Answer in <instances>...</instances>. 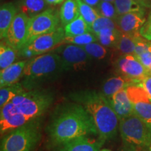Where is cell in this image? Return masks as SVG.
Instances as JSON below:
<instances>
[{"label": "cell", "instance_id": "6da1fadb", "mask_svg": "<svg viewBox=\"0 0 151 151\" xmlns=\"http://www.w3.org/2000/svg\"><path fill=\"white\" fill-rule=\"evenodd\" d=\"M47 132L51 144L58 146L81 137L98 135L92 116L76 102L63 106L55 113Z\"/></svg>", "mask_w": 151, "mask_h": 151}, {"label": "cell", "instance_id": "74e56055", "mask_svg": "<svg viewBox=\"0 0 151 151\" xmlns=\"http://www.w3.org/2000/svg\"><path fill=\"white\" fill-rule=\"evenodd\" d=\"M82 1H84L85 3L90 5L91 6L94 7V8H95V7L99 4V3L101 1V0H82Z\"/></svg>", "mask_w": 151, "mask_h": 151}, {"label": "cell", "instance_id": "e0dca14e", "mask_svg": "<svg viewBox=\"0 0 151 151\" xmlns=\"http://www.w3.org/2000/svg\"><path fill=\"white\" fill-rule=\"evenodd\" d=\"M28 60H21L0 71V88L16 83L23 75V71Z\"/></svg>", "mask_w": 151, "mask_h": 151}, {"label": "cell", "instance_id": "5bb4252c", "mask_svg": "<svg viewBox=\"0 0 151 151\" xmlns=\"http://www.w3.org/2000/svg\"><path fill=\"white\" fill-rule=\"evenodd\" d=\"M146 21V11L119 15L115 20L117 27L122 33L134 37L141 35V28Z\"/></svg>", "mask_w": 151, "mask_h": 151}, {"label": "cell", "instance_id": "d6986e66", "mask_svg": "<svg viewBox=\"0 0 151 151\" xmlns=\"http://www.w3.org/2000/svg\"><path fill=\"white\" fill-rule=\"evenodd\" d=\"M137 83H135L132 81L121 75L113 76L107 79L104 83L101 92L109 100L113 97V94H116L119 90L127 88L128 86Z\"/></svg>", "mask_w": 151, "mask_h": 151}, {"label": "cell", "instance_id": "8d00e7d4", "mask_svg": "<svg viewBox=\"0 0 151 151\" xmlns=\"http://www.w3.org/2000/svg\"><path fill=\"white\" fill-rule=\"evenodd\" d=\"M46 1L48 6H56L61 4L65 0H46Z\"/></svg>", "mask_w": 151, "mask_h": 151}, {"label": "cell", "instance_id": "e575fe53", "mask_svg": "<svg viewBox=\"0 0 151 151\" xmlns=\"http://www.w3.org/2000/svg\"><path fill=\"white\" fill-rule=\"evenodd\" d=\"M141 86L148 94L149 98L151 99V73H149L148 75L143 79L141 83Z\"/></svg>", "mask_w": 151, "mask_h": 151}, {"label": "cell", "instance_id": "8fae6325", "mask_svg": "<svg viewBox=\"0 0 151 151\" xmlns=\"http://www.w3.org/2000/svg\"><path fill=\"white\" fill-rule=\"evenodd\" d=\"M127 92L135 114L151 127V99L141 83L128 86Z\"/></svg>", "mask_w": 151, "mask_h": 151}, {"label": "cell", "instance_id": "5b68a950", "mask_svg": "<svg viewBox=\"0 0 151 151\" xmlns=\"http://www.w3.org/2000/svg\"><path fill=\"white\" fill-rule=\"evenodd\" d=\"M54 97L48 90L24 91L16 96L12 102L18 110L31 120L38 118L53 102Z\"/></svg>", "mask_w": 151, "mask_h": 151}, {"label": "cell", "instance_id": "f1b7e54d", "mask_svg": "<svg viewBox=\"0 0 151 151\" xmlns=\"http://www.w3.org/2000/svg\"><path fill=\"white\" fill-rule=\"evenodd\" d=\"M78 4L80 15L83 18L86 22L90 26L99 16L95 8L85 3L82 0H76Z\"/></svg>", "mask_w": 151, "mask_h": 151}, {"label": "cell", "instance_id": "836d02e7", "mask_svg": "<svg viewBox=\"0 0 151 151\" xmlns=\"http://www.w3.org/2000/svg\"><path fill=\"white\" fill-rule=\"evenodd\" d=\"M140 34L143 38L151 41V14L149 15L146 21L141 28Z\"/></svg>", "mask_w": 151, "mask_h": 151}, {"label": "cell", "instance_id": "60d3db41", "mask_svg": "<svg viewBox=\"0 0 151 151\" xmlns=\"http://www.w3.org/2000/svg\"><path fill=\"white\" fill-rule=\"evenodd\" d=\"M100 151H111V150H109V149H102V150H101Z\"/></svg>", "mask_w": 151, "mask_h": 151}, {"label": "cell", "instance_id": "2e32d148", "mask_svg": "<svg viewBox=\"0 0 151 151\" xmlns=\"http://www.w3.org/2000/svg\"><path fill=\"white\" fill-rule=\"evenodd\" d=\"M102 146L100 141L88 137H81L64 143L57 151H99Z\"/></svg>", "mask_w": 151, "mask_h": 151}, {"label": "cell", "instance_id": "d6a6232c", "mask_svg": "<svg viewBox=\"0 0 151 151\" xmlns=\"http://www.w3.org/2000/svg\"><path fill=\"white\" fill-rule=\"evenodd\" d=\"M137 58L144 66L149 73H151V48L146 51L143 52Z\"/></svg>", "mask_w": 151, "mask_h": 151}, {"label": "cell", "instance_id": "9a60e30c", "mask_svg": "<svg viewBox=\"0 0 151 151\" xmlns=\"http://www.w3.org/2000/svg\"><path fill=\"white\" fill-rule=\"evenodd\" d=\"M119 120L134 114L133 106L127 95V88L119 90L109 99Z\"/></svg>", "mask_w": 151, "mask_h": 151}, {"label": "cell", "instance_id": "44dd1931", "mask_svg": "<svg viewBox=\"0 0 151 151\" xmlns=\"http://www.w3.org/2000/svg\"><path fill=\"white\" fill-rule=\"evenodd\" d=\"M60 22L62 26H65L78 18L80 13L76 0H65L59 11Z\"/></svg>", "mask_w": 151, "mask_h": 151}, {"label": "cell", "instance_id": "83f0119b", "mask_svg": "<svg viewBox=\"0 0 151 151\" xmlns=\"http://www.w3.org/2000/svg\"><path fill=\"white\" fill-rule=\"evenodd\" d=\"M113 4L116 6L118 16L132 12L146 11V8L134 0H115Z\"/></svg>", "mask_w": 151, "mask_h": 151}, {"label": "cell", "instance_id": "277c9868", "mask_svg": "<svg viewBox=\"0 0 151 151\" xmlns=\"http://www.w3.org/2000/svg\"><path fill=\"white\" fill-rule=\"evenodd\" d=\"M37 119L4 136L0 151H34L41 139L39 122Z\"/></svg>", "mask_w": 151, "mask_h": 151}, {"label": "cell", "instance_id": "484cf974", "mask_svg": "<svg viewBox=\"0 0 151 151\" xmlns=\"http://www.w3.org/2000/svg\"><path fill=\"white\" fill-rule=\"evenodd\" d=\"M140 37L141 35L134 37L121 32L115 49L120 52L121 55L134 54L137 41Z\"/></svg>", "mask_w": 151, "mask_h": 151}, {"label": "cell", "instance_id": "d4e9b609", "mask_svg": "<svg viewBox=\"0 0 151 151\" xmlns=\"http://www.w3.org/2000/svg\"><path fill=\"white\" fill-rule=\"evenodd\" d=\"M24 87L20 82L5 86L0 89V107L10 102L18 94L24 92Z\"/></svg>", "mask_w": 151, "mask_h": 151}, {"label": "cell", "instance_id": "7402d4cb", "mask_svg": "<svg viewBox=\"0 0 151 151\" xmlns=\"http://www.w3.org/2000/svg\"><path fill=\"white\" fill-rule=\"evenodd\" d=\"M120 34L118 28H106L95 35L100 44L109 48H116Z\"/></svg>", "mask_w": 151, "mask_h": 151}, {"label": "cell", "instance_id": "7c38bea8", "mask_svg": "<svg viewBox=\"0 0 151 151\" xmlns=\"http://www.w3.org/2000/svg\"><path fill=\"white\" fill-rule=\"evenodd\" d=\"M31 119L22 113L12 101L7 103L1 108L0 111V133L1 136L21 127Z\"/></svg>", "mask_w": 151, "mask_h": 151}, {"label": "cell", "instance_id": "b9f144b4", "mask_svg": "<svg viewBox=\"0 0 151 151\" xmlns=\"http://www.w3.org/2000/svg\"><path fill=\"white\" fill-rule=\"evenodd\" d=\"M148 149H149V151H151V143H150V145L148 147Z\"/></svg>", "mask_w": 151, "mask_h": 151}, {"label": "cell", "instance_id": "d590c367", "mask_svg": "<svg viewBox=\"0 0 151 151\" xmlns=\"http://www.w3.org/2000/svg\"><path fill=\"white\" fill-rule=\"evenodd\" d=\"M144 8H151V0H134Z\"/></svg>", "mask_w": 151, "mask_h": 151}, {"label": "cell", "instance_id": "f546056e", "mask_svg": "<svg viewBox=\"0 0 151 151\" xmlns=\"http://www.w3.org/2000/svg\"><path fill=\"white\" fill-rule=\"evenodd\" d=\"M97 39L96 35L92 32H90L75 37H65L63 44H73L79 46H84L89 43L97 42Z\"/></svg>", "mask_w": 151, "mask_h": 151}, {"label": "cell", "instance_id": "9c48e42d", "mask_svg": "<svg viewBox=\"0 0 151 151\" xmlns=\"http://www.w3.org/2000/svg\"><path fill=\"white\" fill-rule=\"evenodd\" d=\"M53 52L61 58L64 71L83 70L92 60L83 47L77 45L62 44Z\"/></svg>", "mask_w": 151, "mask_h": 151}, {"label": "cell", "instance_id": "ab89813d", "mask_svg": "<svg viewBox=\"0 0 151 151\" xmlns=\"http://www.w3.org/2000/svg\"><path fill=\"white\" fill-rule=\"evenodd\" d=\"M102 1H109V2L113 3L115 1V0H102Z\"/></svg>", "mask_w": 151, "mask_h": 151}, {"label": "cell", "instance_id": "ac0fdd59", "mask_svg": "<svg viewBox=\"0 0 151 151\" xmlns=\"http://www.w3.org/2000/svg\"><path fill=\"white\" fill-rule=\"evenodd\" d=\"M18 13L16 4L7 2L2 4L0 7V38L4 40L15 17Z\"/></svg>", "mask_w": 151, "mask_h": 151}, {"label": "cell", "instance_id": "4fadbf2b", "mask_svg": "<svg viewBox=\"0 0 151 151\" xmlns=\"http://www.w3.org/2000/svg\"><path fill=\"white\" fill-rule=\"evenodd\" d=\"M29 19L26 15L18 12L3 41L16 50H20L24 46L27 40Z\"/></svg>", "mask_w": 151, "mask_h": 151}, {"label": "cell", "instance_id": "4dcf8cb0", "mask_svg": "<svg viewBox=\"0 0 151 151\" xmlns=\"http://www.w3.org/2000/svg\"><path fill=\"white\" fill-rule=\"evenodd\" d=\"M95 9L99 16L112 19L113 20H116L118 16L116 6L112 2L101 0L99 4L95 7Z\"/></svg>", "mask_w": 151, "mask_h": 151}, {"label": "cell", "instance_id": "f35d334b", "mask_svg": "<svg viewBox=\"0 0 151 151\" xmlns=\"http://www.w3.org/2000/svg\"><path fill=\"white\" fill-rule=\"evenodd\" d=\"M127 151H138V150L134 148V146H130V148L128 149Z\"/></svg>", "mask_w": 151, "mask_h": 151}, {"label": "cell", "instance_id": "7a4b0ae2", "mask_svg": "<svg viewBox=\"0 0 151 151\" xmlns=\"http://www.w3.org/2000/svg\"><path fill=\"white\" fill-rule=\"evenodd\" d=\"M69 98L82 105L90 113L97 129L99 140L102 145L105 141L116 137L120 120L109 100L102 92L91 90H79L71 93Z\"/></svg>", "mask_w": 151, "mask_h": 151}, {"label": "cell", "instance_id": "4316f807", "mask_svg": "<svg viewBox=\"0 0 151 151\" xmlns=\"http://www.w3.org/2000/svg\"><path fill=\"white\" fill-rule=\"evenodd\" d=\"M81 47L84 48L92 60H103L110 55V48L104 46L97 41Z\"/></svg>", "mask_w": 151, "mask_h": 151}, {"label": "cell", "instance_id": "3957f363", "mask_svg": "<svg viewBox=\"0 0 151 151\" xmlns=\"http://www.w3.org/2000/svg\"><path fill=\"white\" fill-rule=\"evenodd\" d=\"M60 56L56 52H46L29 58L24 67L23 75L24 88L47 80L63 71Z\"/></svg>", "mask_w": 151, "mask_h": 151}, {"label": "cell", "instance_id": "30bf717a", "mask_svg": "<svg viewBox=\"0 0 151 151\" xmlns=\"http://www.w3.org/2000/svg\"><path fill=\"white\" fill-rule=\"evenodd\" d=\"M115 69L122 76L141 83L149 72L134 54L120 55L115 61Z\"/></svg>", "mask_w": 151, "mask_h": 151}, {"label": "cell", "instance_id": "ba28073f", "mask_svg": "<svg viewBox=\"0 0 151 151\" xmlns=\"http://www.w3.org/2000/svg\"><path fill=\"white\" fill-rule=\"evenodd\" d=\"M60 12L54 8H48L46 10L29 19L26 44L34 39L60 27Z\"/></svg>", "mask_w": 151, "mask_h": 151}, {"label": "cell", "instance_id": "cb8c5ba5", "mask_svg": "<svg viewBox=\"0 0 151 151\" xmlns=\"http://www.w3.org/2000/svg\"><path fill=\"white\" fill-rule=\"evenodd\" d=\"M18 55V50L1 41L0 43V69L3 70L14 64Z\"/></svg>", "mask_w": 151, "mask_h": 151}, {"label": "cell", "instance_id": "ffe728a7", "mask_svg": "<svg viewBox=\"0 0 151 151\" xmlns=\"http://www.w3.org/2000/svg\"><path fill=\"white\" fill-rule=\"evenodd\" d=\"M16 4L18 12L32 18L48 9L46 0H17Z\"/></svg>", "mask_w": 151, "mask_h": 151}, {"label": "cell", "instance_id": "8992f818", "mask_svg": "<svg viewBox=\"0 0 151 151\" xmlns=\"http://www.w3.org/2000/svg\"><path fill=\"white\" fill-rule=\"evenodd\" d=\"M119 130L122 140L127 144L139 147L150 145L151 127L135 113L120 120Z\"/></svg>", "mask_w": 151, "mask_h": 151}, {"label": "cell", "instance_id": "52a82bcc", "mask_svg": "<svg viewBox=\"0 0 151 151\" xmlns=\"http://www.w3.org/2000/svg\"><path fill=\"white\" fill-rule=\"evenodd\" d=\"M65 37L64 27L60 25L50 32L43 34L34 39L31 42L18 50V55L22 58H31L46 53L63 44Z\"/></svg>", "mask_w": 151, "mask_h": 151}, {"label": "cell", "instance_id": "603a6c76", "mask_svg": "<svg viewBox=\"0 0 151 151\" xmlns=\"http://www.w3.org/2000/svg\"><path fill=\"white\" fill-rule=\"evenodd\" d=\"M64 29L66 37H75L91 32L90 26L81 15H79L78 18L73 20L72 22L64 26Z\"/></svg>", "mask_w": 151, "mask_h": 151}, {"label": "cell", "instance_id": "1f68e13d", "mask_svg": "<svg viewBox=\"0 0 151 151\" xmlns=\"http://www.w3.org/2000/svg\"><path fill=\"white\" fill-rule=\"evenodd\" d=\"M106 28H118L115 20L112 19L99 16L95 21L90 25L91 32L94 35H97L101 30Z\"/></svg>", "mask_w": 151, "mask_h": 151}]
</instances>
